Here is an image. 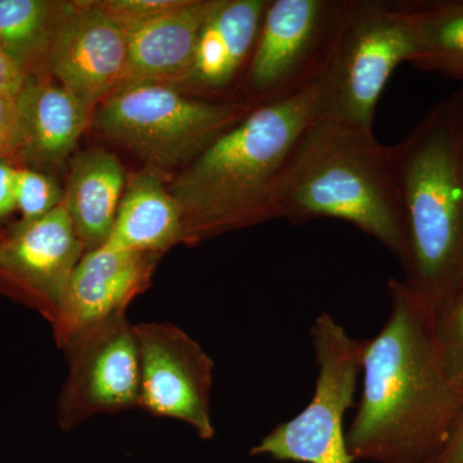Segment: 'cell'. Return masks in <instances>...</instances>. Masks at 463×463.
I'll return each instance as SVG.
<instances>
[{
  "instance_id": "cell-13",
  "label": "cell",
  "mask_w": 463,
  "mask_h": 463,
  "mask_svg": "<svg viewBox=\"0 0 463 463\" xmlns=\"http://www.w3.org/2000/svg\"><path fill=\"white\" fill-rule=\"evenodd\" d=\"M156 258L109 242L84 252L52 322L58 347L63 350L84 332L125 315L147 288Z\"/></svg>"
},
{
  "instance_id": "cell-8",
  "label": "cell",
  "mask_w": 463,
  "mask_h": 463,
  "mask_svg": "<svg viewBox=\"0 0 463 463\" xmlns=\"http://www.w3.org/2000/svg\"><path fill=\"white\" fill-rule=\"evenodd\" d=\"M341 0H269L245 76L250 109L294 96L318 80L331 56Z\"/></svg>"
},
{
  "instance_id": "cell-17",
  "label": "cell",
  "mask_w": 463,
  "mask_h": 463,
  "mask_svg": "<svg viewBox=\"0 0 463 463\" xmlns=\"http://www.w3.org/2000/svg\"><path fill=\"white\" fill-rule=\"evenodd\" d=\"M125 184L123 164L105 149H85L70 161L63 203L85 252L109 240Z\"/></svg>"
},
{
  "instance_id": "cell-7",
  "label": "cell",
  "mask_w": 463,
  "mask_h": 463,
  "mask_svg": "<svg viewBox=\"0 0 463 463\" xmlns=\"http://www.w3.org/2000/svg\"><path fill=\"white\" fill-rule=\"evenodd\" d=\"M310 339L317 379L309 404L288 421L272 429L250 455L295 463H354L344 426L354 405L365 343L350 336L328 313L317 317Z\"/></svg>"
},
{
  "instance_id": "cell-21",
  "label": "cell",
  "mask_w": 463,
  "mask_h": 463,
  "mask_svg": "<svg viewBox=\"0 0 463 463\" xmlns=\"http://www.w3.org/2000/svg\"><path fill=\"white\" fill-rule=\"evenodd\" d=\"M434 334L448 377L463 389V282L435 316Z\"/></svg>"
},
{
  "instance_id": "cell-12",
  "label": "cell",
  "mask_w": 463,
  "mask_h": 463,
  "mask_svg": "<svg viewBox=\"0 0 463 463\" xmlns=\"http://www.w3.org/2000/svg\"><path fill=\"white\" fill-rule=\"evenodd\" d=\"M127 61V33L99 3L71 2L58 27L48 74L91 112L120 87Z\"/></svg>"
},
{
  "instance_id": "cell-1",
  "label": "cell",
  "mask_w": 463,
  "mask_h": 463,
  "mask_svg": "<svg viewBox=\"0 0 463 463\" xmlns=\"http://www.w3.org/2000/svg\"><path fill=\"white\" fill-rule=\"evenodd\" d=\"M388 291V319L365 343L347 448L355 461L430 463L458 417L463 389L441 364L434 316L402 279H389Z\"/></svg>"
},
{
  "instance_id": "cell-23",
  "label": "cell",
  "mask_w": 463,
  "mask_h": 463,
  "mask_svg": "<svg viewBox=\"0 0 463 463\" xmlns=\"http://www.w3.org/2000/svg\"><path fill=\"white\" fill-rule=\"evenodd\" d=\"M185 0H103L99 2L103 11L125 33L165 16L181 7Z\"/></svg>"
},
{
  "instance_id": "cell-15",
  "label": "cell",
  "mask_w": 463,
  "mask_h": 463,
  "mask_svg": "<svg viewBox=\"0 0 463 463\" xmlns=\"http://www.w3.org/2000/svg\"><path fill=\"white\" fill-rule=\"evenodd\" d=\"M21 143L18 158L51 169L71 156L90 111L51 75L29 76L17 99Z\"/></svg>"
},
{
  "instance_id": "cell-26",
  "label": "cell",
  "mask_w": 463,
  "mask_h": 463,
  "mask_svg": "<svg viewBox=\"0 0 463 463\" xmlns=\"http://www.w3.org/2000/svg\"><path fill=\"white\" fill-rule=\"evenodd\" d=\"M17 169L11 161H0V218L17 209Z\"/></svg>"
},
{
  "instance_id": "cell-11",
  "label": "cell",
  "mask_w": 463,
  "mask_h": 463,
  "mask_svg": "<svg viewBox=\"0 0 463 463\" xmlns=\"http://www.w3.org/2000/svg\"><path fill=\"white\" fill-rule=\"evenodd\" d=\"M84 252L62 200L50 214L20 222L0 239V291L52 323Z\"/></svg>"
},
{
  "instance_id": "cell-14",
  "label": "cell",
  "mask_w": 463,
  "mask_h": 463,
  "mask_svg": "<svg viewBox=\"0 0 463 463\" xmlns=\"http://www.w3.org/2000/svg\"><path fill=\"white\" fill-rule=\"evenodd\" d=\"M218 0H185L181 7L127 33L121 85L187 83L203 24Z\"/></svg>"
},
{
  "instance_id": "cell-25",
  "label": "cell",
  "mask_w": 463,
  "mask_h": 463,
  "mask_svg": "<svg viewBox=\"0 0 463 463\" xmlns=\"http://www.w3.org/2000/svg\"><path fill=\"white\" fill-rule=\"evenodd\" d=\"M29 74L16 58L0 45V90L17 99L25 87Z\"/></svg>"
},
{
  "instance_id": "cell-5",
  "label": "cell",
  "mask_w": 463,
  "mask_h": 463,
  "mask_svg": "<svg viewBox=\"0 0 463 463\" xmlns=\"http://www.w3.org/2000/svg\"><path fill=\"white\" fill-rule=\"evenodd\" d=\"M413 52L403 0H341L339 26L319 76V116L373 129L383 88Z\"/></svg>"
},
{
  "instance_id": "cell-6",
  "label": "cell",
  "mask_w": 463,
  "mask_h": 463,
  "mask_svg": "<svg viewBox=\"0 0 463 463\" xmlns=\"http://www.w3.org/2000/svg\"><path fill=\"white\" fill-rule=\"evenodd\" d=\"M251 111L185 96L166 84L121 85L100 103L96 128L158 167L187 165Z\"/></svg>"
},
{
  "instance_id": "cell-2",
  "label": "cell",
  "mask_w": 463,
  "mask_h": 463,
  "mask_svg": "<svg viewBox=\"0 0 463 463\" xmlns=\"http://www.w3.org/2000/svg\"><path fill=\"white\" fill-rule=\"evenodd\" d=\"M321 111L319 81L288 99L251 109L176 176L185 243L277 219L283 170Z\"/></svg>"
},
{
  "instance_id": "cell-28",
  "label": "cell",
  "mask_w": 463,
  "mask_h": 463,
  "mask_svg": "<svg viewBox=\"0 0 463 463\" xmlns=\"http://www.w3.org/2000/svg\"><path fill=\"white\" fill-rule=\"evenodd\" d=\"M456 97H457V103H458L459 123H461L462 139H463V87H461V90L457 91Z\"/></svg>"
},
{
  "instance_id": "cell-9",
  "label": "cell",
  "mask_w": 463,
  "mask_h": 463,
  "mask_svg": "<svg viewBox=\"0 0 463 463\" xmlns=\"http://www.w3.org/2000/svg\"><path fill=\"white\" fill-rule=\"evenodd\" d=\"M69 374L58 398L63 430L100 413L139 408L141 367L134 325L118 316L65 347Z\"/></svg>"
},
{
  "instance_id": "cell-16",
  "label": "cell",
  "mask_w": 463,
  "mask_h": 463,
  "mask_svg": "<svg viewBox=\"0 0 463 463\" xmlns=\"http://www.w3.org/2000/svg\"><path fill=\"white\" fill-rule=\"evenodd\" d=\"M269 0H218L201 30L187 83L227 93L243 80Z\"/></svg>"
},
{
  "instance_id": "cell-18",
  "label": "cell",
  "mask_w": 463,
  "mask_h": 463,
  "mask_svg": "<svg viewBox=\"0 0 463 463\" xmlns=\"http://www.w3.org/2000/svg\"><path fill=\"white\" fill-rule=\"evenodd\" d=\"M106 242L154 255L185 243L181 206L154 174H138L128 183Z\"/></svg>"
},
{
  "instance_id": "cell-3",
  "label": "cell",
  "mask_w": 463,
  "mask_h": 463,
  "mask_svg": "<svg viewBox=\"0 0 463 463\" xmlns=\"http://www.w3.org/2000/svg\"><path fill=\"white\" fill-rule=\"evenodd\" d=\"M390 149L407 239L402 282L435 318L463 282V139L456 93L432 106Z\"/></svg>"
},
{
  "instance_id": "cell-4",
  "label": "cell",
  "mask_w": 463,
  "mask_h": 463,
  "mask_svg": "<svg viewBox=\"0 0 463 463\" xmlns=\"http://www.w3.org/2000/svg\"><path fill=\"white\" fill-rule=\"evenodd\" d=\"M276 214L295 225L346 222L388 249L402 267L407 260L392 149L373 129L318 115L283 170Z\"/></svg>"
},
{
  "instance_id": "cell-10",
  "label": "cell",
  "mask_w": 463,
  "mask_h": 463,
  "mask_svg": "<svg viewBox=\"0 0 463 463\" xmlns=\"http://www.w3.org/2000/svg\"><path fill=\"white\" fill-rule=\"evenodd\" d=\"M134 334L141 367L139 408L187 423L203 440L214 438L212 356L187 332L169 323H139Z\"/></svg>"
},
{
  "instance_id": "cell-20",
  "label": "cell",
  "mask_w": 463,
  "mask_h": 463,
  "mask_svg": "<svg viewBox=\"0 0 463 463\" xmlns=\"http://www.w3.org/2000/svg\"><path fill=\"white\" fill-rule=\"evenodd\" d=\"M70 5L53 0H0V45L29 76L50 75L52 48Z\"/></svg>"
},
{
  "instance_id": "cell-24",
  "label": "cell",
  "mask_w": 463,
  "mask_h": 463,
  "mask_svg": "<svg viewBox=\"0 0 463 463\" xmlns=\"http://www.w3.org/2000/svg\"><path fill=\"white\" fill-rule=\"evenodd\" d=\"M20 143V115L16 99L0 90V161L18 158Z\"/></svg>"
},
{
  "instance_id": "cell-19",
  "label": "cell",
  "mask_w": 463,
  "mask_h": 463,
  "mask_svg": "<svg viewBox=\"0 0 463 463\" xmlns=\"http://www.w3.org/2000/svg\"><path fill=\"white\" fill-rule=\"evenodd\" d=\"M413 29L408 65L463 87V0H403Z\"/></svg>"
},
{
  "instance_id": "cell-27",
  "label": "cell",
  "mask_w": 463,
  "mask_h": 463,
  "mask_svg": "<svg viewBox=\"0 0 463 463\" xmlns=\"http://www.w3.org/2000/svg\"><path fill=\"white\" fill-rule=\"evenodd\" d=\"M430 463H463V405L449 437Z\"/></svg>"
},
{
  "instance_id": "cell-22",
  "label": "cell",
  "mask_w": 463,
  "mask_h": 463,
  "mask_svg": "<svg viewBox=\"0 0 463 463\" xmlns=\"http://www.w3.org/2000/svg\"><path fill=\"white\" fill-rule=\"evenodd\" d=\"M16 194L17 209L23 215L21 222H32L50 214L63 200V192L56 181L32 167H18Z\"/></svg>"
}]
</instances>
